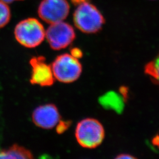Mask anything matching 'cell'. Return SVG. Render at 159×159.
<instances>
[{
  "instance_id": "cell-12",
  "label": "cell",
  "mask_w": 159,
  "mask_h": 159,
  "mask_svg": "<svg viewBox=\"0 0 159 159\" xmlns=\"http://www.w3.org/2000/svg\"><path fill=\"white\" fill-rule=\"evenodd\" d=\"M70 125V122L69 121H60L56 127L57 132L58 134H62L65 131L68 129V127Z\"/></svg>"
},
{
  "instance_id": "cell-7",
  "label": "cell",
  "mask_w": 159,
  "mask_h": 159,
  "mask_svg": "<svg viewBox=\"0 0 159 159\" xmlns=\"http://www.w3.org/2000/svg\"><path fill=\"white\" fill-rule=\"evenodd\" d=\"M30 64L32 68L30 78V83L32 84L49 87L54 83L55 77L51 66L46 63L45 57H33L30 60Z\"/></svg>"
},
{
  "instance_id": "cell-14",
  "label": "cell",
  "mask_w": 159,
  "mask_h": 159,
  "mask_svg": "<svg viewBox=\"0 0 159 159\" xmlns=\"http://www.w3.org/2000/svg\"><path fill=\"white\" fill-rule=\"evenodd\" d=\"M117 159H134V157L133 156H131L130 154H121L120 155H119L117 157Z\"/></svg>"
},
{
  "instance_id": "cell-2",
  "label": "cell",
  "mask_w": 159,
  "mask_h": 159,
  "mask_svg": "<svg viewBox=\"0 0 159 159\" xmlns=\"http://www.w3.org/2000/svg\"><path fill=\"white\" fill-rule=\"evenodd\" d=\"M75 136L81 147L93 149L102 143L105 137V130L98 120L86 118L78 123L75 127Z\"/></svg>"
},
{
  "instance_id": "cell-13",
  "label": "cell",
  "mask_w": 159,
  "mask_h": 159,
  "mask_svg": "<svg viewBox=\"0 0 159 159\" xmlns=\"http://www.w3.org/2000/svg\"><path fill=\"white\" fill-rule=\"evenodd\" d=\"M70 54L72 55L75 58L79 59L83 56V52L78 48H73V49L71 50Z\"/></svg>"
},
{
  "instance_id": "cell-9",
  "label": "cell",
  "mask_w": 159,
  "mask_h": 159,
  "mask_svg": "<svg viewBox=\"0 0 159 159\" xmlns=\"http://www.w3.org/2000/svg\"><path fill=\"white\" fill-rule=\"evenodd\" d=\"M32 153L23 146L14 144L11 147L0 150V159H33Z\"/></svg>"
},
{
  "instance_id": "cell-8",
  "label": "cell",
  "mask_w": 159,
  "mask_h": 159,
  "mask_svg": "<svg viewBox=\"0 0 159 159\" xmlns=\"http://www.w3.org/2000/svg\"><path fill=\"white\" fill-rule=\"evenodd\" d=\"M32 119L34 124L40 128L51 129L58 125L61 116L54 104H46L34 110Z\"/></svg>"
},
{
  "instance_id": "cell-3",
  "label": "cell",
  "mask_w": 159,
  "mask_h": 159,
  "mask_svg": "<svg viewBox=\"0 0 159 159\" xmlns=\"http://www.w3.org/2000/svg\"><path fill=\"white\" fill-rule=\"evenodd\" d=\"M15 38L21 46L33 48L42 43L46 31L42 24L33 18H29L18 23L14 29Z\"/></svg>"
},
{
  "instance_id": "cell-5",
  "label": "cell",
  "mask_w": 159,
  "mask_h": 159,
  "mask_svg": "<svg viewBox=\"0 0 159 159\" xmlns=\"http://www.w3.org/2000/svg\"><path fill=\"white\" fill-rule=\"evenodd\" d=\"M46 38L51 48L60 50L70 46L75 39L73 27L63 21L50 24L46 31Z\"/></svg>"
},
{
  "instance_id": "cell-16",
  "label": "cell",
  "mask_w": 159,
  "mask_h": 159,
  "mask_svg": "<svg viewBox=\"0 0 159 159\" xmlns=\"http://www.w3.org/2000/svg\"><path fill=\"white\" fill-rule=\"evenodd\" d=\"M1 1L7 4V3H11L16 1H21V0H1Z\"/></svg>"
},
{
  "instance_id": "cell-15",
  "label": "cell",
  "mask_w": 159,
  "mask_h": 159,
  "mask_svg": "<svg viewBox=\"0 0 159 159\" xmlns=\"http://www.w3.org/2000/svg\"><path fill=\"white\" fill-rule=\"evenodd\" d=\"M71 1L75 6H79L81 4L88 2L89 0H71Z\"/></svg>"
},
{
  "instance_id": "cell-10",
  "label": "cell",
  "mask_w": 159,
  "mask_h": 159,
  "mask_svg": "<svg viewBox=\"0 0 159 159\" xmlns=\"http://www.w3.org/2000/svg\"><path fill=\"white\" fill-rule=\"evenodd\" d=\"M144 71L159 85V52L153 60L145 66Z\"/></svg>"
},
{
  "instance_id": "cell-11",
  "label": "cell",
  "mask_w": 159,
  "mask_h": 159,
  "mask_svg": "<svg viewBox=\"0 0 159 159\" xmlns=\"http://www.w3.org/2000/svg\"><path fill=\"white\" fill-rule=\"evenodd\" d=\"M11 11L7 3L0 0V29L3 28L11 19Z\"/></svg>"
},
{
  "instance_id": "cell-6",
  "label": "cell",
  "mask_w": 159,
  "mask_h": 159,
  "mask_svg": "<svg viewBox=\"0 0 159 159\" xmlns=\"http://www.w3.org/2000/svg\"><path fill=\"white\" fill-rule=\"evenodd\" d=\"M69 12L70 6L67 0H43L38 9L39 17L49 24L63 21Z\"/></svg>"
},
{
  "instance_id": "cell-4",
  "label": "cell",
  "mask_w": 159,
  "mask_h": 159,
  "mask_svg": "<svg viewBox=\"0 0 159 159\" xmlns=\"http://www.w3.org/2000/svg\"><path fill=\"white\" fill-rule=\"evenodd\" d=\"M51 68L55 79L66 84L78 79L83 70L79 59L67 53L57 56L52 63Z\"/></svg>"
},
{
  "instance_id": "cell-1",
  "label": "cell",
  "mask_w": 159,
  "mask_h": 159,
  "mask_svg": "<svg viewBox=\"0 0 159 159\" xmlns=\"http://www.w3.org/2000/svg\"><path fill=\"white\" fill-rule=\"evenodd\" d=\"M73 21L75 26L86 34L98 33L105 23L102 13L89 2L78 6L73 14Z\"/></svg>"
}]
</instances>
